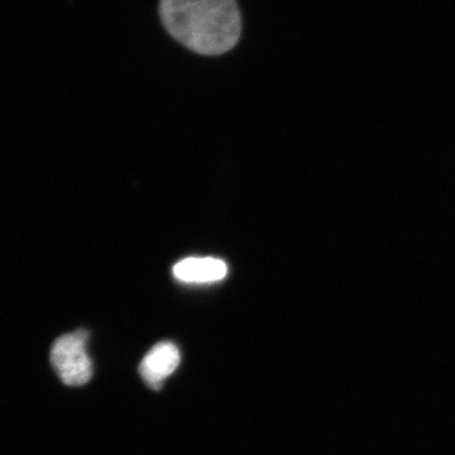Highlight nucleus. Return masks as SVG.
Returning <instances> with one entry per match:
<instances>
[{
  "label": "nucleus",
  "mask_w": 455,
  "mask_h": 455,
  "mask_svg": "<svg viewBox=\"0 0 455 455\" xmlns=\"http://www.w3.org/2000/svg\"><path fill=\"white\" fill-rule=\"evenodd\" d=\"M180 359L179 348L175 344L161 341L140 362V377L152 390H161L164 379L179 367Z\"/></svg>",
  "instance_id": "3"
},
{
  "label": "nucleus",
  "mask_w": 455,
  "mask_h": 455,
  "mask_svg": "<svg viewBox=\"0 0 455 455\" xmlns=\"http://www.w3.org/2000/svg\"><path fill=\"white\" fill-rule=\"evenodd\" d=\"M89 333L84 329L62 335L51 348V364L66 386H83L92 379V363L88 355Z\"/></svg>",
  "instance_id": "2"
},
{
  "label": "nucleus",
  "mask_w": 455,
  "mask_h": 455,
  "mask_svg": "<svg viewBox=\"0 0 455 455\" xmlns=\"http://www.w3.org/2000/svg\"><path fill=\"white\" fill-rule=\"evenodd\" d=\"M160 17L171 37L200 55H223L241 38L235 0H160Z\"/></svg>",
  "instance_id": "1"
},
{
  "label": "nucleus",
  "mask_w": 455,
  "mask_h": 455,
  "mask_svg": "<svg viewBox=\"0 0 455 455\" xmlns=\"http://www.w3.org/2000/svg\"><path fill=\"white\" fill-rule=\"evenodd\" d=\"M173 276L185 283H212L224 280L228 274L227 263L212 257H190L180 260L172 269Z\"/></svg>",
  "instance_id": "4"
}]
</instances>
